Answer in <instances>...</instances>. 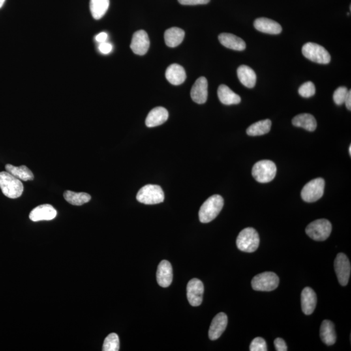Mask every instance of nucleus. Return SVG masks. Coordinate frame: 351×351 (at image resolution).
<instances>
[{
  "mask_svg": "<svg viewBox=\"0 0 351 351\" xmlns=\"http://www.w3.org/2000/svg\"><path fill=\"white\" fill-rule=\"evenodd\" d=\"M223 205V198L219 194H215L207 198L199 211L200 221L202 223H208L212 221L219 215Z\"/></svg>",
  "mask_w": 351,
  "mask_h": 351,
  "instance_id": "1",
  "label": "nucleus"
},
{
  "mask_svg": "<svg viewBox=\"0 0 351 351\" xmlns=\"http://www.w3.org/2000/svg\"><path fill=\"white\" fill-rule=\"evenodd\" d=\"M0 188L4 195L10 198L20 197L23 191V185L20 179L9 173H0Z\"/></svg>",
  "mask_w": 351,
  "mask_h": 351,
  "instance_id": "2",
  "label": "nucleus"
},
{
  "mask_svg": "<svg viewBox=\"0 0 351 351\" xmlns=\"http://www.w3.org/2000/svg\"><path fill=\"white\" fill-rule=\"evenodd\" d=\"M237 247L241 251L255 252L260 245V237L253 228H246L241 231L236 240Z\"/></svg>",
  "mask_w": 351,
  "mask_h": 351,
  "instance_id": "3",
  "label": "nucleus"
},
{
  "mask_svg": "<svg viewBox=\"0 0 351 351\" xmlns=\"http://www.w3.org/2000/svg\"><path fill=\"white\" fill-rule=\"evenodd\" d=\"M277 166L270 160H262L257 162L252 168V175L258 182H270L277 174Z\"/></svg>",
  "mask_w": 351,
  "mask_h": 351,
  "instance_id": "4",
  "label": "nucleus"
},
{
  "mask_svg": "<svg viewBox=\"0 0 351 351\" xmlns=\"http://www.w3.org/2000/svg\"><path fill=\"white\" fill-rule=\"evenodd\" d=\"M136 198L139 202L143 204H157L164 202L165 194L160 186L149 184L139 190Z\"/></svg>",
  "mask_w": 351,
  "mask_h": 351,
  "instance_id": "5",
  "label": "nucleus"
},
{
  "mask_svg": "<svg viewBox=\"0 0 351 351\" xmlns=\"http://www.w3.org/2000/svg\"><path fill=\"white\" fill-rule=\"evenodd\" d=\"M302 52L306 58L315 63L327 65L331 62V57L329 51L320 44L308 42L304 45Z\"/></svg>",
  "mask_w": 351,
  "mask_h": 351,
  "instance_id": "6",
  "label": "nucleus"
},
{
  "mask_svg": "<svg viewBox=\"0 0 351 351\" xmlns=\"http://www.w3.org/2000/svg\"><path fill=\"white\" fill-rule=\"evenodd\" d=\"M331 232L332 224L329 220L325 219L314 220L306 228V233L308 236L318 241L326 240Z\"/></svg>",
  "mask_w": 351,
  "mask_h": 351,
  "instance_id": "7",
  "label": "nucleus"
},
{
  "mask_svg": "<svg viewBox=\"0 0 351 351\" xmlns=\"http://www.w3.org/2000/svg\"><path fill=\"white\" fill-rule=\"evenodd\" d=\"M252 288L260 292H271L276 290L279 284V278L273 272H264L253 278Z\"/></svg>",
  "mask_w": 351,
  "mask_h": 351,
  "instance_id": "8",
  "label": "nucleus"
},
{
  "mask_svg": "<svg viewBox=\"0 0 351 351\" xmlns=\"http://www.w3.org/2000/svg\"><path fill=\"white\" fill-rule=\"evenodd\" d=\"M324 179L319 177L312 179L304 186L301 191V197L307 202H314L320 200L324 194Z\"/></svg>",
  "mask_w": 351,
  "mask_h": 351,
  "instance_id": "9",
  "label": "nucleus"
},
{
  "mask_svg": "<svg viewBox=\"0 0 351 351\" xmlns=\"http://www.w3.org/2000/svg\"><path fill=\"white\" fill-rule=\"evenodd\" d=\"M335 269L340 284L346 286L350 280L351 271L350 261L346 254H338L335 261Z\"/></svg>",
  "mask_w": 351,
  "mask_h": 351,
  "instance_id": "10",
  "label": "nucleus"
},
{
  "mask_svg": "<svg viewBox=\"0 0 351 351\" xmlns=\"http://www.w3.org/2000/svg\"><path fill=\"white\" fill-rule=\"evenodd\" d=\"M204 287L202 281L197 278L190 280L187 286L188 301L192 307H198L202 304Z\"/></svg>",
  "mask_w": 351,
  "mask_h": 351,
  "instance_id": "11",
  "label": "nucleus"
},
{
  "mask_svg": "<svg viewBox=\"0 0 351 351\" xmlns=\"http://www.w3.org/2000/svg\"><path fill=\"white\" fill-rule=\"evenodd\" d=\"M149 35L144 30H139L133 35L131 44H130V48L133 52L137 55H145L149 50Z\"/></svg>",
  "mask_w": 351,
  "mask_h": 351,
  "instance_id": "12",
  "label": "nucleus"
},
{
  "mask_svg": "<svg viewBox=\"0 0 351 351\" xmlns=\"http://www.w3.org/2000/svg\"><path fill=\"white\" fill-rule=\"evenodd\" d=\"M207 87V81L204 77H200L196 80L190 90V97L192 100L198 104H204L207 101L208 95Z\"/></svg>",
  "mask_w": 351,
  "mask_h": 351,
  "instance_id": "13",
  "label": "nucleus"
},
{
  "mask_svg": "<svg viewBox=\"0 0 351 351\" xmlns=\"http://www.w3.org/2000/svg\"><path fill=\"white\" fill-rule=\"evenodd\" d=\"M57 211L50 204L38 205L34 208L29 214V219L33 222L40 220H50L55 219Z\"/></svg>",
  "mask_w": 351,
  "mask_h": 351,
  "instance_id": "14",
  "label": "nucleus"
},
{
  "mask_svg": "<svg viewBox=\"0 0 351 351\" xmlns=\"http://www.w3.org/2000/svg\"><path fill=\"white\" fill-rule=\"evenodd\" d=\"M228 325V317L223 312H220L213 318L209 330V338L211 340L219 338L224 333Z\"/></svg>",
  "mask_w": 351,
  "mask_h": 351,
  "instance_id": "15",
  "label": "nucleus"
},
{
  "mask_svg": "<svg viewBox=\"0 0 351 351\" xmlns=\"http://www.w3.org/2000/svg\"><path fill=\"white\" fill-rule=\"evenodd\" d=\"M156 277L158 284L163 288H168L172 283L173 267L168 260H163L160 262L158 265Z\"/></svg>",
  "mask_w": 351,
  "mask_h": 351,
  "instance_id": "16",
  "label": "nucleus"
},
{
  "mask_svg": "<svg viewBox=\"0 0 351 351\" xmlns=\"http://www.w3.org/2000/svg\"><path fill=\"white\" fill-rule=\"evenodd\" d=\"M254 26L259 31L271 35H278L282 31L279 23L267 18H257L254 21Z\"/></svg>",
  "mask_w": 351,
  "mask_h": 351,
  "instance_id": "17",
  "label": "nucleus"
},
{
  "mask_svg": "<svg viewBox=\"0 0 351 351\" xmlns=\"http://www.w3.org/2000/svg\"><path fill=\"white\" fill-rule=\"evenodd\" d=\"M169 118V112L163 107H157L150 111L146 119L147 127L153 128L166 123Z\"/></svg>",
  "mask_w": 351,
  "mask_h": 351,
  "instance_id": "18",
  "label": "nucleus"
},
{
  "mask_svg": "<svg viewBox=\"0 0 351 351\" xmlns=\"http://www.w3.org/2000/svg\"><path fill=\"white\" fill-rule=\"evenodd\" d=\"M316 305V293L312 288L307 287L301 293V307L304 314L310 315L313 313Z\"/></svg>",
  "mask_w": 351,
  "mask_h": 351,
  "instance_id": "19",
  "label": "nucleus"
},
{
  "mask_svg": "<svg viewBox=\"0 0 351 351\" xmlns=\"http://www.w3.org/2000/svg\"><path fill=\"white\" fill-rule=\"evenodd\" d=\"M166 77L169 83L174 85L182 84L186 79V73L183 66L173 64L166 70Z\"/></svg>",
  "mask_w": 351,
  "mask_h": 351,
  "instance_id": "20",
  "label": "nucleus"
},
{
  "mask_svg": "<svg viewBox=\"0 0 351 351\" xmlns=\"http://www.w3.org/2000/svg\"><path fill=\"white\" fill-rule=\"evenodd\" d=\"M219 40L226 48L236 51H243L246 48V43L242 38L232 33H221Z\"/></svg>",
  "mask_w": 351,
  "mask_h": 351,
  "instance_id": "21",
  "label": "nucleus"
},
{
  "mask_svg": "<svg viewBox=\"0 0 351 351\" xmlns=\"http://www.w3.org/2000/svg\"><path fill=\"white\" fill-rule=\"evenodd\" d=\"M237 76L240 82L248 88H253L256 83L255 72L247 65H241L237 68Z\"/></svg>",
  "mask_w": 351,
  "mask_h": 351,
  "instance_id": "22",
  "label": "nucleus"
},
{
  "mask_svg": "<svg viewBox=\"0 0 351 351\" xmlns=\"http://www.w3.org/2000/svg\"><path fill=\"white\" fill-rule=\"evenodd\" d=\"M218 97L220 102L227 106L238 104L241 102V97L232 91L226 85H220L217 91Z\"/></svg>",
  "mask_w": 351,
  "mask_h": 351,
  "instance_id": "23",
  "label": "nucleus"
},
{
  "mask_svg": "<svg viewBox=\"0 0 351 351\" xmlns=\"http://www.w3.org/2000/svg\"><path fill=\"white\" fill-rule=\"evenodd\" d=\"M185 31L178 27H171L166 30L164 34L165 42L169 47L175 48L182 42Z\"/></svg>",
  "mask_w": 351,
  "mask_h": 351,
  "instance_id": "24",
  "label": "nucleus"
},
{
  "mask_svg": "<svg viewBox=\"0 0 351 351\" xmlns=\"http://www.w3.org/2000/svg\"><path fill=\"white\" fill-rule=\"evenodd\" d=\"M320 337L323 342L327 346H333L337 341V335L333 322L325 320L322 322L320 329Z\"/></svg>",
  "mask_w": 351,
  "mask_h": 351,
  "instance_id": "25",
  "label": "nucleus"
},
{
  "mask_svg": "<svg viewBox=\"0 0 351 351\" xmlns=\"http://www.w3.org/2000/svg\"><path fill=\"white\" fill-rule=\"evenodd\" d=\"M293 126L303 128L309 132H314L317 128V122L313 115L309 113H303L297 115L292 120Z\"/></svg>",
  "mask_w": 351,
  "mask_h": 351,
  "instance_id": "26",
  "label": "nucleus"
},
{
  "mask_svg": "<svg viewBox=\"0 0 351 351\" xmlns=\"http://www.w3.org/2000/svg\"><path fill=\"white\" fill-rule=\"evenodd\" d=\"M110 7V0H90V10L95 20H100Z\"/></svg>",
  "mask_w": 351,
  "mask_h": 351,
  "instance_id": "27",
  "label": "nucleus"
},
{
  "mask_svg": "<svg viewBox=\"0 0 351 351\" xmlns=\"http://www.w3.org/2000/svg\"><path fill=\"white\" fill-rule=\"evenodd\" d=\"M6 171L14 177L22 181L33 180L34 175L30 169L26 166L15 167L12 165L7 164L5 166Z\"/></svg>",
  "mask_w": 351,
  "mask_h": 351,
  "instance_id": "28",
  "label": "nucleus"
},
{
  "mask_svg": "<svg viewBox=\"0 0 351 351\" xmlns=\"http://www.w3.org/2000/svg\"><path fill=\"white\" fill-rule=\"evenodd\" d=\"M271 125L269 119L257 122L247 128V134L250 136H263L270 132Z\"/></svg>",
  "mask_w": 351,
  "mask_h": 351,
  "instance_id": "29",
  "label": "nucleus"
},
{
  "mask_svg": "<svg viewBox=\"0 0 351 351\" xmlns=\"http://www.w3.org/2000/svg\"><path fill=\"white\" fill-rule=\"evenodd\" d=\"M64 198L69 204L74 205H81L89 202L91 196L86 192H76L71 190H66L64 192Z\"/></svg>",
  "mask_w": 351,
  "mask_h": 351,
  "instance_id": "30",
  "label": "nucleus"
},
{
  "mask_svg": "<svg viewBox=\"0 0 351 351\" xmlns=\"http://www.w3.org/2000/svg\"><path fill=\"white\" fill-rule=\"evenodd\" d=\"M119 338L117 334L111 333L104 340L103 345V351H119Z\"/></svg>",
  "mask_w": 351,
  "mask_h": 351,
  "instance_id": "31",
  "label": "nucleus"
},
{
  "mask_svg": "<svg viewBox=\"0 0 351 351\" xmlns=\"http://www.w3.org/2000/svg\"><path fill=\"white\" fill-rule=\"evenodd\" d=\"M316 93V87L312 81H307L302 85L299 89V94L302 97L310 98Z\"/></svg>",
  "mask_w": 351,
  "mask_h": 351,
  "instance_id": "32",
  "label": "nucleus"
},
{
  "mask_svg": "<svg viewBox=\"0 0 351 351\" xmlns=\"http://www.w3.org/2000/svg\"><path fill=\"white\" fill-rule=\"evenodd\" d=\"M348 88L345 87H338L333 95V99L335 104L338 105V106H341V105L344 104L345 100H346V96L348 95Z\"/></svg>",
  "mask_w": 351,
  "mask_h": 351,
  "instance_id": "33",
  "label": "nucleus"
},
{
  "mask_svg": "<svg viewBox=\"0 0 351 351\" xmlns=\"http://www.w3.org/2000/svg\"><path fill=\"white\" fill-rule=\"evenodd\" d=\"M250 351H267V344L262 338H254L250 346Z\"/></svg>",
  "mask_w": 351,
  "mask_h": 351,
  "instance_id": "34",
  "label": "nucleus"
},
{
  "mask_svg": "<svg viewBox=\"0 0 351 351\" xmlns=\"http://www.w3.org/2000/svg\"><path fill=\"white\" fill-rule=\"evenodd\" d=\"M177 1L183 5H196L208 3L210 0H177Z\"/></svg>",
  "mask_w": 351,
  "mask_h": 351,
  "instance_id": "35",
  "label": "nucleus"
},
{
  "mask_svg": "<svg viewBox=\"0 0 351 351\" xmlns=\"http://www.w3.org/2000/svg\"><path fill=\"white\" fill-rule=\"evenodd\" d=\"M98 50L103 54H109L113 50V46L112 44L109 43V42H102V43H100L99 46H98Z\"/></svg>",
  "mask_w": 351,
  "mask_h": 351,
  "instance_id": "36",
  "label": "nucleus"
},
{
  "mask_svg": "<svg viewBox=\"0 0 351 351\" xmlns=\"http://www.w3.org/2000/svg\"><path fill=\"white\" fill-rule=\"evenodd\" d=\"M274 344H275L276 350L277 351H288L286 342L283 339H282V338H277V339L275 340V342H274Z\"/></svg>",
  "mask_w": 351,
  "mask_h": 351,
  "instance_id": "37",
  "label": "nucleus"
},
{
  "mask_svg": "<svg viewBox=\"0 0 351 351\" xmlns=\"http://www.w3.org/2000/svg\"><path fill=\"white\" fill-rule=\"evenodd\" d=\"M108 38V33L106 32H102L98 34L95 37V40L96 42H99V43H102V42H105L107 41Z\"/></svg>",
  "mask_w": 351,
  "mask_h": 351,
  "instance_id": "38",
  "label": "nucleus"
},
{
  "mask_svg": "<svg viewBox=\"0 0 351 351\" xmlns=\"http://www.w3.org/2000/svg\"><path fill=\"white\" fill-rule=\"evenodd\" d=\"M345 104L346 105L347 108L348 110H351V91H349L348 95L346 96V100H345Z\"/></svg>",
  "mask_w": 351,
  "mask_h": 351,
  "instance_id": "39",
  "label": "nucleus"
},
{
  "mask_svg": "<svg viewBox=\"0 0 351 351\" xmlns=\"http://www.w3.org/2000/svg\"><path fill=\"white\" fill-rule=\"evenodd\" d=\"M5 0H0V8L3 7L4 3H5Z\"/></svg>",
  "mask_w": 351,
  "mask_h": 351,
  "instance_id": "40",
  "label": "nucleus"
},
{
  "mask_svg": "<svg viewBox=\"0 0 351 351\" xmlns=\"http://www.w3.org/2000/svg\"><path fill=\"white\" fill-rule=\"evenodd\" d=\"M349 151H350V156H351V145L350 146V149H349Z\"/></svg>",
  "mask_w": 351,
  "mask_h": 351,
  "instance_id": "41",
  "label": "nucleus"
}]
</instances>
